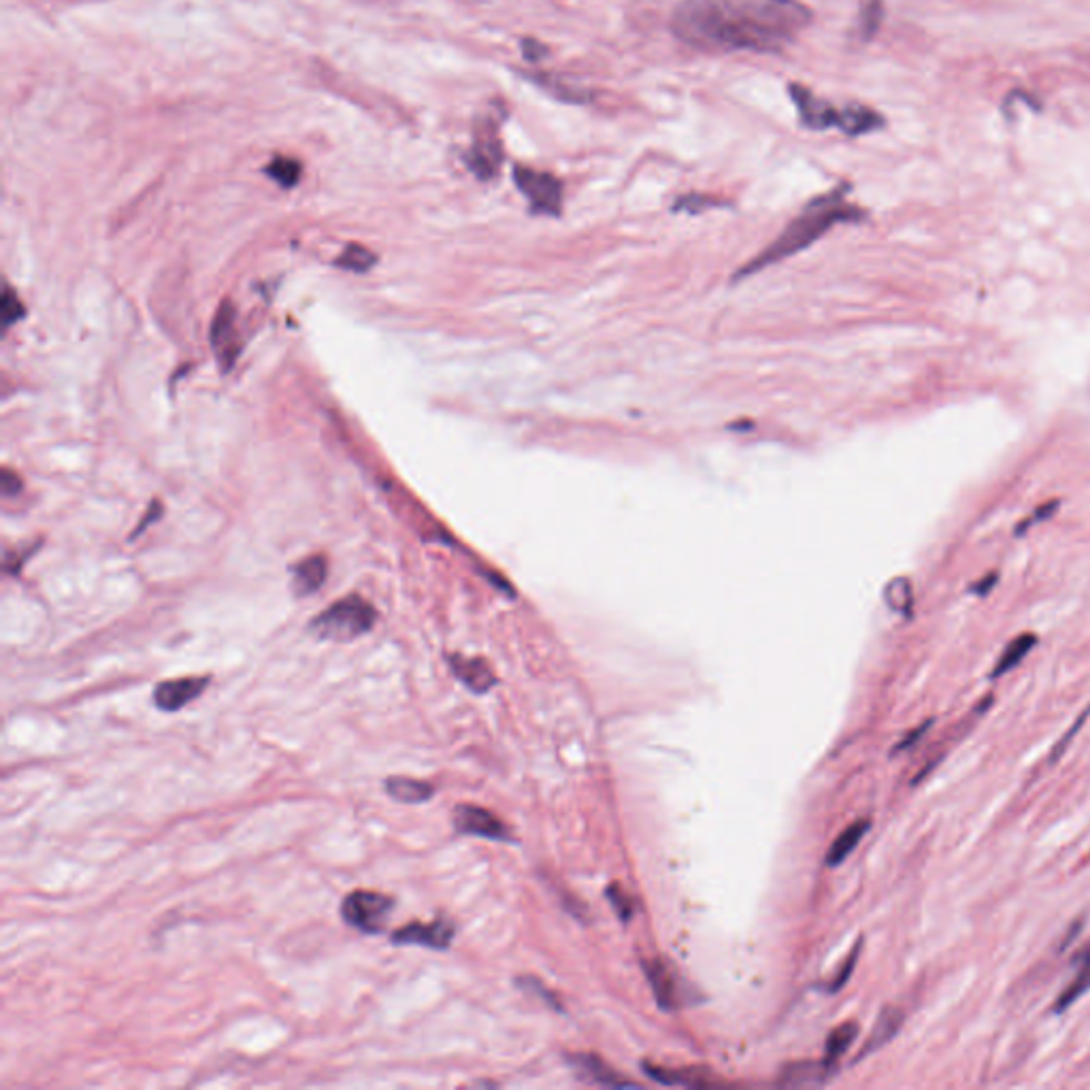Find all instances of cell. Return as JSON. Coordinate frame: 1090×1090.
<instances>
[{
  "instance_id": "ffe728a7",
  "label": "cell",
  "mask_w": 1090,
  "mask_h": 1090,
  "mask_svg": "<svg viewBox=\"0 0 1090 1090\" xmlns=\"http://www.w3.org/2000/svg\"><path fill=\"white\" fill-rule=\"evenodd\" d=\"M385 792L401 803H426L435 794V786L411 778H388Z\"/></svg>"
},
{
  "instance_id": "44dd1931",
  "label": "cell",
  "mask_w": 1090,
  "mask_h": 1090,
  "mask_svg": "<svg viewBox=\"0 0 1090 1090\" xmlns=\"http://www.w3.org/2000/svg\"><path fill=\"white\" fill-rule=\"evenodd\" d=\"M858 1037V1025L854 1020L850 1022H844L840 1025L837 1029L831 1031V1036L826 1039V1048H824V1061L829 1065H835L845 1052L850 1050V1046L854 1043V1039Z\"/></svg>"
},
{
  "instance_id": "8992f818",
  "label": "cell",
  "mask_w": 1090,
  "mask_h": 1090,
  "mask_svg": "<svg viewBox=\"0 0 1090 1090\" xmlns=\"http://www.w3.org/2000/svg\"><path fill=\"white\" fill-rule=\"evenodd\" d=\"M392 909L394 899L373 891H354L341 903V916L346 925L367 935L382 933Z\"/></svg>"
},
{
  "instance_id": "5bb4252c",
  "label": "cell",
  "mask_w": 1090,
  "mask_h": 1090,
  "mask_svg": "<svg viewBox=\"0 0 1090 1090\" xmlns=\"http://www.w3.org/2000/svg\"><path fill=\"white\" fill-rule=\"evenodd\" d=\"M569 1063L575 1067V1071L588 1080V1082H595V1084H600V1087H635L630 1080H625L616 1069H611L609 1065L605 1061H600L597 1055H573L569 1057Z\"/></svg>"
},
{
  "instance_id": "52a82bcc",
  "label": "cell",
  "mask_w": 1090,
  "mask_h": 1090,
  "mask_svg": "<svg viewBox=\"0 0 1090 1090\" xmlns=\"http://www.w3.org/2000/svg\"><path fill=\"white\" fill-rule=\"evenodd\" d=\"M466 164L484 182L498 175V168L503 164V147L498 136V122H494L492 117H486V122H482V126L477 128Z\"/></svg>"
},
{
  "instance_id": "7402d4cb",
  "label": "cell",
  "mask_w": 1090,
  "mask_h": 1090,
  "mask_svg": "<svg viewBox=\"0 0 1090 1090\" xmlns=\"http://www.w3.org/2000/svg\"><path fill=\"white\" fill-rule=\"evenodd\" d=\"M833 1065L822 1061V1063H799L792 1065L786 1071H784V1078L782 1082L784 1084H810V1082H820V1080H826V1073L831 1071Z\"/></svg>"
},
{
  "instance_id": "7c38bea8",
  "label": "cell",
  "mask_w": 1090,
  "mask_h": 1090,
  "mask_svg": "<svg viewBox=\"0 0 1090 1090\" xmlns=\"http://www.w3.org/2000/svg\"><path fill=\"white\" fill-rule=\"evenodd\" d=\"M1071 965H1073L1076 974L1071 980L1067 981L1063 993L1055 999V1004H1052L1055 1014H1063L1090 990V942H1087L1078 953L1073 954Z\"/></svg>"
},
{
  "instance_id": "cb8c5ba5",
  "label": "cell",
  "mask_w": 1090,
  "mask_h": 1090,
  "mask_svg": "<svg viewBox=\"0 0 1090 1090\" xmlns=\"http://www.w3.org/2000/svg\"><path fill=\"white\" fill-rule=\"evenodd\" d=\"M376 260H378L376 254L369 251L367 247L350 246L337 260V267H341L346 271L364 272L376 265Z\"/></svg>"
},
{
  "instance_id": "1f68e13d",
  "label": "cell",
  "mask_w": 1090,
  "mask_h": 1090,
  "mask_svg": "<svg viewBox=\"0 0 1090 1090\" xmlns=\"http://www.w3.org/2000/svg\"><path fill=\"white\" fill-rule=\"evenodd\" d=\"M930 724H933V720H927V722H925L923 727H916L914 731H909V736L905 737V739H901V743H897V745H895V750H893V754H897V752H903V750H907L909 745H914V743H916V741H918V739L923 737V733L927 731Z\"/></svg>"
},
{
  "instance_id": "30bf717a",
  "label": "cell",
  "mask_w": 1090,
  "mask_h": 1090,
  "mask_svg": "<svg viewBox=\"0 0 1090 1090\" xmlns=\"http://www.w3.org/2000/svg\"><path fill=\"white\" fill-rule=\"evenodd\" d=\"M209 686V678H179V680L161 681L154 690V706L173 713L186 708L194 699H198L205 688Z\"/></svg>"
},
{
  "instance_id": "f1b7e54d",
  "label": "cell",
  "mask_w": 1090,
  "mask_h": 1090,
  "mask_svg": "<svg viewBox=\"0 0 1090 1090\" xmlns=\"http://www.w3.org/2000/svg\"><path fill=\"white\" fill-rule=\"evenodd\" d=\"M607 899L611 901V907L616 909L618 918L628 921V918L633 916V912H635V903L630 901V897H628L627 893H625L618 884H614V886H609V888H607Z\"/></svg>"
},
{
  "instance_id": "5b68a950",
  "label": "cell",
  "mask_w": 1090,
  "mask_h": 1090,
  "mask_svg": "<svg viewBox=\"0 0 1090 1090\" xmlns=\"http://www.w3.org/2000/svg\"><path fill=\"white\" fill-rule=\"evenodd\" d=\"M514 184L520 194L528 200L535 216L558 218L563 212V184L556 175L547 171H535L528 166H514Z\"/></svg>"
},
{
  "instance_id": "e0dca14e",
  "label": "cell",
  "mask_w": 1090,
  "mask_h": 1090,
  "mask_svg": "<svg viewBox=\"0 0 1090 1090\" xmlns=\"http://www.w3.org/2000/svg\"><path fill=\"white\" fill-rule=\"evenodd\" d=\"M901 1025H903V1011L899 1008H888L882 1009L877 1020H875V1027H873L872 1036L867 1039V1043L863 1046L861 1050V1059L872 1055L875 1050H880L882 1046H886L893 1037L899 1034Z\"/></svg>"
},
{
  "instance_id": "ba28073f",
  "label": "cell",
  "mask_w": 1090,
  "mask_h": 1090,
  "mask_svg": "<svg viewBox=\"0 0 1090 1090\" xmlns=\"http://www.w3.org/2000/svg\"><path fill=\"white\" fill-rule=\"evenodd\" d=\"M454 933L456 928L450 921L439 918L431 925L411 923L408 927H401L392 933L390 942L397 946H424L433 950H448L454 939Z\"/></svg>"
},
{
  "instance_id": "ac0fdd59",
  "label": "cell",
  "mask_w": 1090,
  "mask_h": 1090,
  "mask_svg": "<svg viewBox=\"0 0 1090 1090\" xmlns=\"http://www.w3.org/2000/svg\"><path fill=\"white\" fill-rule=\"evenodd\" d=\"M870 829H872V822H870V820H856V822H852L845 831L840 833V837L833 842L831 850H829V854H826V858H824V863H826L829 867H837V865H842L845 858L854 852V847L861 844V840L865 837V833H867Z\"/></svg>"
},
{
  "instance_id": "484cf974",
  "label": "cell",
  "mask_w": 1090,
  "mask_h": 1090,
  "mask_svg": "<svg viewBox=\"0 0 1090 1090\" xmlns=\"http://www.w3.org/2000/svg\"><path fill=\"white\" fill-rule=\"evenodd\" d=\"M711 207H722V200L711 198L708 194H683L673 203V212L683 214H701Z\"/></svg>"
},
{
  "instance_id": "3957f363",
  "label": "cell",
  "mask_w": 1090,
  "mask_h": 1090,
  "mask_svg": "<svg viewBox=\"0 0 1090 1090\" xmlns=\"http://www.w3.org/2000/svg\"><path fill=\"white\" fill-rule=\"evenodd\" d=\"M789 94L799 113L801 126L810 131L835 128L847 136H863L877 133L886 126L884 115L863 103H847L844 107H835L831 101L818 99L810 88L801 83H789Z\"/></svg>"
},
{
  "instance_id": "4316f807",
  "label": "cell",
  "mask_w": 1090,
  "mask_h": 1090,
  "mask_svg": "<svg viewBox=\"0 0 1090 1090\" xmlns=\"http://www.w3.org/2000/svg\"><path fill=\"white\" fill-rule=\"evenodd\" d=\"M886 600H888V605L895 611H901V614L909 611V607H912V586H909V582L907 579H895V582H891L888 588H886Z\"/></svg>"
},
{
  "instance_id": "d6a6232c",
  "label": "cell",
  "mask_w": 1090,
  "mask_h": 1090,
  "mask_svg": "<svg viewBox=\"0 0 1090 1090\" xmlns=\"http://www.w3.org/2000/svg\"><path fill=\"white\" fill-rule=\"evenodd\" d=\"M995 579H997L995 575H990V577H984V582H981V584H978V586H974V593H978V595H986V593L990 590V586L995 584Z\"/></svg>"
},
{
  "instance_id": "f546056e",
  "label": "cell",
  "mask_w": 1090,
  "mask_h": 1090,
  "mask_svg": "<svg viewBox=\"0 0 1090 1090\" xmlns=\"http://www.w3.org/2000/svg\"><path fill=\"white\" fill-rule=\"evenodd\" d=\"M522 54H524V58L531 64H537V62H542L544 58L549 55V50L545 48L544 43H539L537 39H522Z\"/></svg>"
},
{
  "instance_id": "7a4b0ae2",
  "label": "cell",
  "mask_w": 1090,
  "mask_h": 1090,
  "mask_svg": "<svg viewBox=\"0 0 1090 1090\" xmlns=\"http://www.w3.org/2000/svg\"><path fill=\"white\" fill-rule=\"evenodd\" d=\"M847 192H850V186L842 184L835 191L812 198L801 209V214L791 219V224L782 230V235L773 244L764 247L759 256H754L748 265H743L736 272V279L750 277L754 272L763 271L767 267H773V265L791 258L794 254L808 249L837 224H850V222L865 218V212L861 207L847 203V198H845Z\"/></svg>"
},
{
  "instance_id": "d6986e66",
  "label": "cell",
  "mask_w": 1090,
  "mask_h": 1090,
  "mask_svg": "<svg viewBox=\"0 0 1090 1090\" xmlns=\"http://www.w3.org/2000/svg\"><path fill=\"white\" fill-rule=\"evenodd\" d=\"M1036 646L1037 637L1034 633H1022V635L1014 637L1008 646H1006V650L997 658L995 669L990 673V680H997V678L1009 673L1011 669H1016Z\"/></svg>"
},
{
  "instance_id": "603a6c76",
  "label": "cell",
  "mask_w": 1090,
  "mask_h": 1090,
  "mask_svg": "<svg viewBox=\"0 0 1090 1090\" xmlns=\"http://www.w3.org/2000/svg\"><path fill=\"white\" fill-rule=\"evenodd\" d=\"M300 166L299 161L295 158H275L269 166H267V175L272 177L281 188H292L297 182L300 179Z\"/></svg>"
},
{
  "instance_id": "4dcf8cb0",
  "label": "cell",
  "mask_w": 1090,
  "mask_h": 1090,
  "mask_svg": "<svg viewBox=\"0 0 1090 1090\" xmlns=\"http://www.w3.org/2000/svg\"><path fill=\"white\" fill-rule=\"evenodd\" d=\"M0 486H2V494L4 496H11V494H18V492L22 491V480L13 471L2 469L0 471Z\"/></svg>"
},
{
  "instance_id": "9a60e30c",
  "label": "cell",
  "mask_w": 1090,
  "mask_h": 1090,
  "mask_svg": "<svg viewBox=\"0 0 1090 1090\" xmlns=\"http://www.w3.org/2000/svg\"><path fill=\"white\" fill-rule=\"evenodd\" d=\"M644 967H646L648 980L652 984L656 1004L667 1011L678 1008L680 1006V988H678V980H676L673 971L660 960L644 963Z\"/></svg>"
},
{
  "instance_id": "4fadbf2b",
  "label": "cell",
  "mask_w": 1090,
  "mask_h": 1090,
  "mask_svg": "<svg viewBox=\"0 0 1090 1090\" xmlns=\"http://www.w3.org/2000/svg\"><path fill=\"white\" fill-rule=\"evenodd\" d=\"M450 669L475 695H486L496 686V676L492 673L489 662L482 658H466V656L461 655L450 656Z\"/></svg>"
},
{
  "instance_id": "2e32d148",
  "label": "cell",
  "mask_w": 1090,
  "mask_h": 1090,
  "mask_svg": "<svg viewBox=\"0 0 1090 1090\" xmlns=\"http://www.w3.org/2000/svg\"><path fill=\"white\" fill-rule=\"evenodd\" d=\"M292 575H295V593L299 597H307V595H313L320 590V586L327 582L328 577V563L325 556H311V558H305L300 561L299 565H295L292 569Z\"/></svg>"
},
{
  "instance_id": "277c9868",
  "label": "cell",
  "mask_w": 1090,
  "mask_h": 1090,
  "mask_svg": "<svg viewBox=\"0 0 1090 1090\" xmlns=\"http://www.w3.org/2000/svg\"><path fill=\"white\" fill-rule=\"evenodd\" d=\"M376 607L358 595L332 603L320 616L313 618L309 630L325 641H354L376 627Z\"/></svg>"
},
{
  "instance_id": "83f0119b",
  "label": "cell",
  "mask_w": 1090,
  "mask_h": 1090,
  "mask_svg": "<svg viewBox=\"0 0 1090 1090\" xmlns=\"http://www.w3.org/2000/svg\"><path fill=\"white\" fill-rule=\"evenodd\" d=\"M0 311H2V322H4V327H11V325H16L18 320H22V318H24V305H22L20 297H16V295H13V290H11V288H4V295H2V307H0Z\"/></svg>"
},
{
  "instance_id": "9c48e42d",
  "label": "cell",
  "mask_w": 1090,
  "mask_h": 1090,
  "mask_svg": "<svg viewBox=\"0 0 1090 1090\" xmlns=\"http://www.w3.org/2000/svg\"><path fill=\"white\" fill-rule=\"evenodd\" d=\"M454 826L461 835H475V837H486L494 842H507L510 829L484 808L475 805H459L454 810Z\"/></svg>"
},
{
  "instance_id": "8fae6325",
  "label": "cell",
  "mask_w": 1090,
  "mask_h": 1090,
  "mask_svg": "<svg viewBox=\"0 0 1090 1090\" xmlns=\"http://www.w3.org/2000/svg\"><path fill=\"white\" fill-rule=\"evenodd\" d=\"M212 343L218 354L219 364L228 371L239 354L237 337H235V307L228 300L219 305L216 320L212 325Z\"/></svg>"
},
{
  "instance_id": "6da1fadb",
  "label": "cell",
  "mask_w": 1090,
  "mask_h": 1090,
  "mask_svg": "<svg viewBox=\"0 0 1090 1090\" xmlns=\"http://www.w3.org/2000/svg\"><path fill=\"white\" fill-rule=\"evenodd\" d=\"M810 22L812 11L801 0H681L671 32L701 52L778 54Z\"/></svg>"
},
{
  "instance_id": "d4e9b609",
  "label": "cell",
  "mask_w": 1090,
  "mask_h": 1090,
  "mask_svg": "<svg viewBox=\"0 0 1090 1090\" xmlns=\"http://www.w3.org/2000/svg\"><path fill=\"white\" fill-rule=\"evenodd\" d=\"M882 20H884V4H882V0H867L863 4V9H861V20H858L861 37L865 41L873 39V34L882 27Z\"/></svg>"
}]
</instances>
